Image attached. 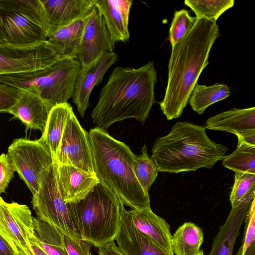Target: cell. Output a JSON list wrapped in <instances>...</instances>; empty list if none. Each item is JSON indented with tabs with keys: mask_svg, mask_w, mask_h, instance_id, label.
<instances>
[{
	"mask_svg": "<svg viewBox=\"0 0 255 255\" xmlns=\"http://www.w3.org/2000/svg\"><path fill=\"white\" fill-rule=\"evenodd\" d=\"M15 171L7 154H1L0 155V195L5 192Z\"/></svg>",
	"mask_w": 255,
	"mask_h": 255,
	"instance_id": "35",
	"label": "cell"
},
{
	"mask_svg": "<svg viewBox=\"0 0 255 255\" xmlns=\"http://www.w3.org/2000/svg\"><path fill=\"white\" fill-rule=\"evenodd\" d=\"M205 127L176 122L166 135L158 137L151 158L159 172L178 173L211 169L222 160L228 148L209 138Z\"/></svg>",
	"mask_w": 255,
	"mask_h": 255,
	"instance_id": "3",
	"label": "cell"
},
{
	"mask_svg": "<svg viewBox=\"0 0 255 255\" xmlns=\"http://www.w3.org/2000/svg\"><path fill=\"white\" fill-rule=\"evenodd\" d=\"M255 188V174L236 172L230 194L232 208L238 207L253 188Z\"/></svg>",
	"mask_w": 255,
	"mask_h": 255,
	"instance_id": "32",
	"label": "cell"
},
{
	"mask_svg": "<svg viewBox=\"0 0 255 255\" xmlns=\"http://www.w3.org/2000/svg\"><path fill=\"white\" fill-rule=\"evenodd\" d=\"M132 0H94V5L102 15L113 41L126 42L130 33L128 22Z\"/></svg>",
	"mask_w": 255,
	"mask_h": 255,
	"instance_id": "19",
	"label": "cell"
},
{
	"mask_svg": "<svg viewBox=\"0 0 255 255\" xmlns=\"http://www.w3.org/2000/svg\"><path fill=\"white\" fill-rule=\"evenodd\" d=\"M7 155L15 171L28 187L32 195L38 190L43 172L54 163L48 147L39 139L17 138L8 148Z\"/></svg>",
	"mask_w": 255,
	"mask_h": 255,
	"instance_id": "10",
	"label": "cell"
},
{
	"mask_svg": "<svg viewBox=\"0 0 255 255\" xmlns=\"http://www.w3.org/2000/svg\"><path fill=\"white\" fill-rule=\"evenodd\" d=\"M244 255H255V244L251 246Z\"/></svg>",
	"mask_w": 255,
	"mask_h": 255,
	"instance_id": "41",
	"label": "cell"
},
{
	"mask_svg": "<svg viewBox=\"0 0 255 255\" xmlns=\"http://www.w3.org/2000/svg\"><path fill=\"white\" fill-rule=\"evenodd\" d=\"M140 152V155L135 156L133 171L142 188L148 193L151 185L157 178L159 171L156 164L148 154L145 145L142 146Z\"/></svg>",
	"mask_w": 255,
	"mask_h": 255,
	"instance_id": "29",
	"label": "cell"
},
{
	"mask_svg": "<svg viewBox=\"0 0 255 255\" xmlns=\"http://www.w3.org/2000/svg\"><path fill=\"white\" fill-rule=\"evenodd\" d=\"M245 222L242 245L236 255H244L246 251L255 243V200L252 201L244 220Z\"/></svg>",
	"mask_w": 255,
	"mask_h": 255,
	"instance_id": "33",
	"label": "cell"
},
{
	"mask_svg": "<svg viewBox=\"0 0 255 255\" xmlns=\"http://www.w3.org/2000/svg\"><path fill=\"white\" fill-rule=\"evenodd\" d=\"M16 102L8 113L20 120L27 128L43 132L51 109L37 95L19 90Z\"/></svg>",
	"mask_w": 255,
	"mask_h": 255,
	"instance_id": "20",
	"label": "cell"
},
{
	"mask_svg": "<svg viewBox=\"0 0 255 255\" xmlns=\"http://www.w3.org/2000/svg\"><path fill=\"white\" fill-rule=\"evenodd\" d=\"M0 31L18 44L47 40L48 29L40 0H0Z\"/></svg>",
	"mask_w": 255,
	"mask_h": 255,
	"instance_id": "7",
	"label": "cell"
},
{
	"mask_svg": "<svg viewBox=\"0 0 255 255\" xmlns=\"http://www.w3.org/2000/svg\"><path fill=\"white\" fill-rule=\"evenodd\" d=\"M47 23L48 36L82 18L95 6L94 0H40Z\"/></svg>",
	"mask_w": 255,
	"mask_h": 255,
	"instance_id": "15",
	"label": "cell"
},
{
	"mask_svg": "<svg viewBox=\"0 0 255 255\" xmlns=\"http://www.w3.org/2000/svg\"><path fill=\"white\" fill-rule=\"evenodd\" d=\"M32 247L34 255H48L41 249V248L38 245L36 240V238H35L32 241Z\"/></svg>",
	"mask_w": 255,
	"mask_h": 255,
	"instance_id": "40",
	"label": "cell"
},
{
	"mask_svg": "<svg viewBox=\"0 0 255 255\" xmlns=\"http://www.w3.org/2000/svg\"><path fill=\"white\" fill-rule=\"evenodd\" d=\"M62 239L68 255H91L93 246L90 243L82 240L75 242L64 235Z\"/></svg>",
	"mask_w": 255,
	"mask_h": 255,
	"instance_id": "36",
	"label": "cell"
},
{
	"mask_svg": "<svg viewBox=\"0 0 255 255\" xmlns=\"http://www.w3.org/2000/svg\"><path fill=\"white\" fill-rule=\"evenodd\" d=\"M54 163L59 191L66 203L80 201L100 182L95 174L74 166Z\"/></svg>",
	"mask_w": 255,
	"mask_h": 255,
	"instance_id": "16",
	"label": "cell"
},
{
	"mask_svg": "<svg viewBox=\"0 0 255 255\" xmlns=\"http://www.w3.org/2000/svg\"><path fill=\"white\" fill-rule=\"evenodd\" d=\"M95 174L131 209L151 208L146 192L133 171L136 155L126 143L108 131L94 128L89 132Z\"/></svg>",
	"mask_w": 255,
	"mask_h": 255,
	"instance_id": "4",
	"label": "cell"
},
{
	"mask_svg": "<svg viewBox=\"0 0 255 255\" xmlns=\"http://www.w3.org/2000/svg\"><path fill=\"white\" fill-rule=\"evenodd\" d=\"M197 255H204V253L202 250H200Z\"/></svg>",
	"mask_w": 255,
	"mask_h": 255,
	"instance_id": "43",
	"label": "cell"
},
{
	"mask_svg": "<svg viewBox=\"0 0 255 255\" xmlns=\"http://www.w3.org/2000/svg\"><path fill=\"white\" fill-rule=\"evenodd\" d=\"M0 255H15L11 247L0 235Z\"/></svg>",
	"mask_w": 255,
	"mask_h": 255,
	"instance_id": "39",
	"label": "cell"
},
{
	"mask_svg": "<svg viewBox=\"0 0 255 255\" xmlns=\"http://www.w3.org/2000/svg\"><path fill=\"white\" fill-rule=\"evenodd\" d=\"M68 204L81 240L96 248L115 241L125 208L111 189L99 182L84 198Z\"/></svg>",
	"mask_w": 255,
	"mask_h": 255,
	"instance_id": "5",
	"label": "cell"
},
{
	"mask_svg": "<svg viewBox=\"0 0 255 255\" xmlns=\"http://www.w3.org/2000/svg\"><path fill=\"white\" fill-rule=\"evenodd\" d=\"M70 104L66 102L51 108L42 136L39 139L49 148L55 162L64 127L73 112Z\"/></svg>",
	"mask_w": 255,
	"mask_h": 255,
	"instance_id": "23",
	"label": "cell"
},
{
	"mask_svg": "<svg viewBox=\"0 0 255 255\" xmlns=\"http://www.w3.org/2000/svg\"><path fill=\"white\" fill-rule=\"evenodd\" d=\"M190 7L198 18L205 17L216 21L225 11L234 5V0H186Z\"/></svg>",
	"mask_w": 255,
	"mask_h": 255,
	"instance_id": "30",
	"label": "cell"
},
{
	"mask_svg": "<svg viewBox=\"0 0 255 255\" xmlns=\"http://www.w3.org/2000/svg\"><path fill=\"white\" fill-rule=\"evenodd\" d=\"M89 14L61 27L48 37L47 40L56 46L65 57L76 59Z\"/></svg>",
	"mask_w": 255,
	"mask_h": 255,
	"instance_id": "24",
	"label": "cell"
},
{
	"mask_svg": "<svg viewBox=\"0 0 255 255\" xmlns=\"http://www.w3.org/2000/svg\"><path fill=\"white\" fill-rule=\"evenodd\" d=\"M115 52L104 54L97 61L87 67H82L75 83L72 102L79 115L83 117L89 107V100L93 89L102 81L107 70L118 60Z\"/></svg>",
	"mask_w": 255,
	"mask_h": 255,
	"instance_id": "14",
	"label": "cell"
},
{
	"mask_svg": "<svg viewBox=\"0 0 255 255\" xmlns=\"http://www.w3.org/2000/svg\"><path fill=\"white\" fill-rule=\"evenodd\" d=\"M81 68L76 59L65 57L43 70L0 76V82L39 96L51 109L72 98Z\"/></svg>",
	"mask_w": 255,
	"mask_h": 255,
	"instance_id": "6",
	"label": "cell"
},
{
	"mask_svg": "<svg viewBox=\"0 0 255 255\" xmlns=\"http://www.w3.org/2000/svg\"><path fill=\"white\" fill-rule=\"evenodd\" d=\"M255 197L251 191L237 208H231L225 223L219 227L208 255H233V249L249 208Z\"/></svg>",
	"mask_w": 255,
	"mask_h": 255,
	"instance_id": "18",
	"label": "cell"
},
{
	"mask_svg": "<svg viewBox=\"0 0 255 255\" xmlns=\"http://www.w3.org/2000/svg\"><path fill=\"white\" fill-rule=\"evenodd\" d=\"M238 141L243 142L248 144L255 145V130L246 132L238 136Z\"/></svg>",
	"mask_w": 255,
	"mask_h": 255,
	"instance_id": "38",
	"label": "cell"
},
{
	"mask_svg": "<svg viewBox=\"0 0 255 255\" xmlns=\"http://www.w3.org/2000/svg\"><path fill=\"white\" fill-rule=\"evenodd\" d=\"M98 248V255H126L116 245L115 241Z\"/></svg>",
	"mask_w": 255,
	"mask_h": 255,
	"instance_id": "37",
	"label": "cell"
},
{
	"mask_svg": "<svg viewBox=\"0 0 255 255\" xmlns=\"http://www.w3.org/2000/svg\"><path fill=\"white\" fill-rule=\"evenodd\" d=\"M54 163L95 174L89 132L82 127L73 111L64 127Z\"/></svg>",
	"mask_w": 255,
	"mask_h": 255,
	"instance_id": "12",
	"label": "cell"
},
{
	"mask_svg": "<svg viewBox=\"0 0 255 255\" xmlns=\"http://www.w3.org/2000/svg\"><path fill=\"white\" fill-rule=\"evenodd\" d=\"M18 89L0 82V113H8L19 94Z\"/></svg>",
	"mask_w": 255,
	"mask_h": 255,
	"instance_id": "34",
	"label": "cell"
},
{
	"mask_svg": "<svg viewBox=\"0 0 255 255\" xmlns=\"http://www.w3.org/2000/svg\"><path fill=\"white\" fill-rule=\"evenodd\" d=\"M156 82L153 61L137 68L116 67L101 90L92 112L95 127L107 131L113 124L129 118L144 124L156 102Z\"/></svg>",
	"mask_w": 255,
	"mask_h": 255,
	"instance_id": "2",
	"label": "cell"
},
{
	"mask_svg": "<svg viewBox=\"0 0 255 255\" xmlns=\"http://www.w3.org/2000/svg\"><path fill=\"white\" fill-rule=\"evenodd\" d=\"M32 196L31 203L37 218L60 235L75 242L81 240L69 204L64 201L59 191L54 163L43 172L38 190Z\"/></svg>",
	"mask_w": 255,
	"mask_h": 255,
	"instance_id": "8",
	"label": "cell"
},
{
	"mask_svg": "<svg viewBox=\"0 0 255 255\" xmlns=\"http://www.w3.org/2000/svg\"><path fill=\"white\" fill-rule=\"evenodd\" d=\"M33 218L28 206L6 202L0 196V235L15 255H34L32 247L35 238Z\"/></svg>",
	"mask_w": 255,
	"mask_h": 255,
	"instance_id": "11",
	"label": "cell"
},
{
	"mask_svg": "<svg viewBox=\"0 0 255 255\" xmlns=\"http://www.w3.org/2000/svg\"><path fill=\"white\" fill-rule=\"evenodd\" d=\"M205 128L228 132L237 136L255 130V107L233 108L209 118Z\"/></svg>",
	"mask_w": 255,
	"mask_h": 255,
	"instance_id": "22",
	"label": "cell"
},
{
	"mask_svg": "<svg viewBox=\"0 0 255 255\" xmlns=\"http://www.w3.org/2000/svg\"><path fill=\"white\" fill-rule=\"evenodd\" d=\"M220 35L216 21L200 17L172 47L165 95L159 103L167 120L182 115L202 72L209 64L211 48Z\"/></svg>",
	"mask_w": 255,
	"mask_h": 255,
	"instance_id": "1",
	"label": "cell"
},
{
	"mask_svg": "<svg viewBox=\"0 0 255 255\" xmlns=\"http://www.w3.org/2000/svg\"><path fill=\"white\" fill-rule=\"evenodd\" d=\"M65 57L48 40L29 44L0 40V76L43 70Z\"/></svg>",
	"mask_w": 255,
	"mask_h": 255,
	"instance_id": "9",
	"label": "cell"
},
{
	"mask_svg": "<svg viewBox=\"0 0 255 255\" xmlns=\"http://www.w3.org/2000/svg\"><path fill=\"white\" fill-rule=\"evenodd\" d=\"M115 241L126 255H171L136 228L125 208Z\"/></svg>",
	"mask_w": 255,
	"mask_h": 255,
	"instance_id": "17",
	"label": "cell"
},
{
	"mask_svg": "<svg viewBox=\"0 0 255 255\" xmlns=\"http://www.w3.org/2000/svg\"><path fill=\"white\" fill-rule=\"evenodd\" d=\"M136 228L171 255L172 250L170 226L165 220L151 208L128 210Z\"/></svg>",
	"mask_w": 255,
	"mask_h": 255,
	"instance_id": "21",
	"label": "cell"
},
{
	"mask_svg": "<svg viewBox=\"0 0 255 255\" xmlns=\"http://www.w3.org/2000/svg\"><path fill=\"white\" fill-rule=\"evenodd\" d=\"M0 40H5L2 34H1L0 31Z\"/></svg>",
	"mask_w": 255,
	"mask_h": 255,
	"instance_id": "42",
	"label": "cell"
},
{
	"mask_svg": "<svg viewBox=\"0 0 255 255\" xmlns=\"http://www.w3.org/2000/svg\"><path fill=\"white\" fill-rule=\"evenodd\" d=\"M203 241L202 230L193 223L186 222L172 235V250L175 255H197Z\"/></svg>",
	"mask_w": 255,
	"mask_h": 255,
	"instance_id": "25",
	"label": "cell"
},
{
	"mask_svg": "<svg viewBox=\"0 0 255 255\" xmlns=\"http://www.w3.org/2000/svg\"><path fill=\"white\" fill-rule=\"evenodd\" d=\"M36 242L48 255H68L62 239L53 228L46 222L33 217Z\"/></svg>",
	"mask_w": 255,
	"mask_h": 255,
	"instance_id": "27",
	"label": "cell"
},
{
	"mask_svg": "<svg viewBox=\"0 0 255 255\" xmlns=\"http://www.w3.org/2000/svg\"><path fill=\"white\" fill-rule=\"evenodd\" d=\"M231 91L224 84L216 83L211 86L196 84L189 100L192 110L199 115L202 114L211 105L229 97Z\"/></svg>",
	"mask_w": 255,
	"mask_h": 255,
	"instance_id": "26",
	"label": "cell"
},
{
	"mask_svg": "<svg viewBox=\"0 0 255 255\" xmlns=\"http://www.w3.org/2000/svg\"><path fill=\"white\" fill-rule=\"evenodd\" d=\"M198 18L191 16L185 9L175 11L169 31L168 40L171 47L192 29Z\"/></svg>",
	"mask_w": 255,
	"mask_h": 255,
	"instance_id": "31",
	"label": "cell"
},
{
	"mask_svg": "<svg viewBox=\"0 0 255 255\" xmlns=\"http://www.w3.org/2000/svg\"><path fill=\"white\" fill-rule=\"evenodd\" d=\"M222 160L224 166L235 173L255 174V145L238 141L237 148Z\"/></svg>",
	"mask_w": 255,
	"mask_h": 255,
	"instance_id": "28",
	"label": "cell"
},
{
	"mask_svg": "<svg viewBox=\"0 0 255 255\" xmlns=\"http://www.w3.org/2000/svg\"><path fill=\"white\" fill-rule=\"evenodd\" d=\"M112 39L103 16L94 6L89 13L76 59L82 67H87L104 54L114 52Z\"/></svg>",
	"mask_w": 255,
	"mask_h": 255,
	"instance_id": "13",
	"label": "cell"
}]
</instances>
